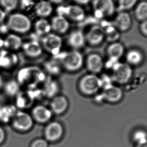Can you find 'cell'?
<instances>
[{
	"mask_svg": "<svg viewBox=\"0 0 147 147\" xmlns=\"http://www.w3.org/2000/svg\"><path fill=\"white\" fill-rule=\"evenodd\" d=\"M102 86V82L100 78L94 74L84 76L80 80L79 88L82 94L91 96L96 94Z\"/></svg>",
	"mask_w": 147,
	"mask_h": 147,
	"instance_id": "obj_1",
	"label": "cell"
},
{
	"mask_svg": "<svg viewBox=\"0 0 147 147\" xmlns=\"http://www.w3.org/2000/svg\"><path fill=\"white\" fill-rule=\"evenodd\" d=\"M7 26L9 29L15 32L24 33L30 30L31 22L25 15L15 13L11 15L9 18Z\"/></svg>",
	"mask_w": 147,
	"mask_h": 147,
	"instance_id": "obj_2",
	"label": "cell"
},
{
	"mask_svg": "<svg viewBox=\"0 0 147 147\" xmlns=\"http://www.w3.org/2000/svg\"><path fill=\"white\" fill-rule=\"evenodd\" d=\"M84 58L77 50L68 52L62 58L61 62L65 69L69 71H76L82 67Z\"/></svg>",
	"mask_w": 147,
	"mask_h": 147,
	"instance_id": "obj_3",
	"label": "cell"
},
{
	"mask_svg": "<svg viewBox=\"0 0 147 147\" xmlns=\"http://www.w3.org/2000/svg\"><path fill=\"white\" fill-rule=\"evenodd\" d=\"M131 75L132 70L127 63H118L113 68L112 78L118 84H126L131 79Z\"/></svg>",
	"mask_w": 147,
	"mask_h": 147,
	"instance_id": "obj_4",
	"label": "cell"
},
{
	"mask_svg": "<svg viewBox=\"0 0 147 147\" xmlns=\"http://www.w3.org/2000/svg\"><path fill=\"white\" fill-rule=\"evenodd\" d=\"M42 46L50 53L56 55L59 52L62 45L61 38L57 34L49 33L42 40Z\"/></svg>",
	"mask_w": 147,
	"mask_h": 147,
	"instance_id": "obj_5",
	"label": "cell"
},
{
	"mask_svg": "<svg viewBox=\"0 0 147 147\" xmlns=\"http://www.w3.org/2000/svg\"><path fill=\"white\" fill-rule=\"evenodd\" d=\"M58 15L66 16L74 21L80 22L85 18V12L84 9L78 5L61 6L58 9Z\"/></svg>",
	"mask_w": 147,
	"mask_h": 147,
	"instance_id": "obj_6",
	"label": "cell"
},
{
	"mask_svg": "<svg viewBox=\"0 0 147 147\" xmlns=\"http://www.w3.org/2000/svg\"><path fill=\"white\" fill-rule=\"evenodd\" d=\"M92 4L96 16L98 17L111 16L115 12L113 0H94Z\"/></svg>",
	"mask_w": 147,
	"mask_h": 147,
	"instance_id": "obj_7",
	"label": "cell"
},
{
	"mask_svg": "<svg viewBox=\"0 0 147 147\" xmlns=\"http://www.w3.org/2000/svg\"><path fill=\"white\" fill-rule=\"evenodd\" d=\"M13 125L17 129L27 131L33 125V119L28 113L23 111H18L13 117Z\"/></svg>",
	"mask_w": 147,
	"mask_h": 147,
	"instance_id": "obj_8",
	"label": "cell"
},
{
	"mask_svg": "<svg viewBox=\"0 0 147 147\" xmlns=\"http://www.w3.org/2000/svg\"><path fill=\"white\" fill-rule=\"evenodd\" d=\"M86 37L89 44L96 46L100 44L105 38V30L101 26L95 25L90 29Z\"/></svg>",
	"mask_w": 147,
	"mask_h": 147,
	"instance_id": "obj_9",
	"label": "cell"
},
{
	"mask_svg": "<svg viewBox=\"0 0 147 147\" xmlns=\"http://www.w3.org/2000/svg\"><path fill=\"white\" fill-rule=\"evenodd\" d=\"M122 90L117 86L109 84L105 86L103 91V98L107 101L115 103L121 100L123 98Z\"/></svg>",
	"mask_w": 147,
	"mask_h": 147,
	"instance_id": "obj_10",
	"label": "cell"
},
{
	"mask_svg": "<svg viewBox=\"0 0 147 147\" xmlns=\"http://www.w3.org/2000/svg\"><path fill=\"white\" fill-rule=\"evenodd\" d=\"M88 69L92 74H98L101 71L103 66V60L98 54L93 53L88 56L86 60Z\"/></svg>",
	"mask_w": 147,
	"mask_h": 147,
	"instance_id": "obj_11",
	"label": "cell"
},
{
	"mask_svg": "<svg viewBox=\"0 0 147 147\" xmlns=\"http://www.w3.org/2000/svg\"><path fill=\"white\" fill-rule=\"evenodd\" d=\"M51 29L59 34H64L69 28V23L65 17L60 15L54 17L51 23Z\"/></svg>",
	"mask_w": 147,
	"mask_h": 147,
	"instance_id": "obj_12",
	"label": "cell"
},
{
	"mask_svg": "<svg viewBox=\"0 0 147 147\" xmlns=\"http://www.w3.org/2000/svg\"><path fill=\"white\" fill-rule=\"evenodd\" d=\"M86 37L80 30H76L72 32L68 38V43L74 49H80L84 45Z\"/></svg>",
	"mask_w": 147,
	"mask_h": 147,
	"instance_id": "obj_13",
	"label": "cell"
},
{
	"mask_svg": "<svg viewBox=\"0 0 147 147\" xmlns=\"http://www.w3.org/2000/svg\"><path fill=\"white\" fill-rule=\"evenodd\" d=\"M131 20L130 15L125 12H121L115 20V28L121 31H126L131 27Z\"/></svg>",
	"mask_w": 147,
	"mask_h": 147,
	"instance_id": "obj_14",
	"label": "cell"
},
{
	"mask_svg": "<svg viewBox=\"0 0 147 147\" xmlns=\"http://www.w3.org/2000/svg\"><path fill=\"white\" fill-rule=\"evenodd\" d=\"M22 47L26 55L31 57H37L42 53V45L37 41L26 42L22 45Z\"/></svg>",
	"mask_w": 147,
	"mask_h": 147,
	"instance_id": "obj_15",
	"label": "cell"
},
{
	"mask_svg": "<svg viewBox=\"0 0 147 147\" xmlns=\"http://www.w3.org/2000/svg\"><path fill=\"white\" fill-rule=\"evenodd\" d=\"M51 111L59 115L63 113L67 109L68 101L66 98L62 96H56L51 102Z\"/></svg>",
	"mask_w": 147,
	"mask_h": 147,
	"instance_id": "obj_16",
	"label": "cell"
},
{
	"mask_svg": "<svg viewBox=\"0 0 147 147\" xmlns=\"http://www.w3.org/2000/svg\"><path fill=\"white\" fill-rule=\"evenodd\" d=\"M32 113L38 121L45 123L49 121L52 117V111L43 105H39L34 107Z\"/></svg>",
	"mask_w": 147,
	"mask_h": 147,
	"instance_id": "obj_17",
	"label": "cell"
},
{
	"mask_svg": "<svg viewBox=\"0 0 147 147\" xmlns=\"http://www.w3.org/2000/svg\"><path fill=\"white\" fill-rule=\"evenodd\" d=\"M62 131V127L59 123L57 122L52 123L46 129V137L50 141H55L61 136Z\"/></svg>",
	"mask_w": 147,
	"mask_h": 147,
	"instance_id": "obj_18",
	"label": "cell"
},
{
	"mask_svg": "<svg viewBox=\"0 0 147 147\" xmlns=\"http://www.w3.org/2000/svg\"><path fill=\"white\" fill-rule=\"evenodd\" d=\"M124 47L119 42H113L107 49V55L111 60L117 61L123 55Z\"/></svg>",
	"mask_w": 147,
	"mask_h": 147,
	"instance_id": "obj_19",
	"label": "cell"
},
{
	"mask_svg": "<svg viewBox=\"0 0 147 147\" xmlns=\"http://www.w3.org/2000/svg\"><path fill=\"white\" fill-rule=\"evenodd\" d=\"M4 40V47L9 49H19L23 45L22 38L16 34H9Z\"/></svg>",
	"mask_w": 147,
	"mask_h": 147,
	"instance_id": "obj_20",
	"label": "cell"
},
{
	"mask_svg": "<svg viewBox=\"0 0 147 147\" xmlns=\"http://www.w3.org/2000/svg\"><path fill=\"white\" fill-rule=\"evenodd\" d=\"M53 11L51 4L47 1H41L36 5L35 7L36 13L38 16L45 18L50 16Z\"/></svg>",
	"mask_w": 147,
	"mask_h": 147,
	"instance_id": "obj_21",
	"label": "cell"
},
{
	"mask_svg": "<svg viewBox=\"0 0 147 147\" xmlns=\"http://www.w3.org/2000/svg\"><path fill=\"white\" fill-rule=\"evenodd\" d=\"M16 113V108L13 105L0 106V120L3 122H8L12 118H13Z\"/></svg>",
	"mask_w": 147,
	"mask_h": 147,
	"instance_id": "obj_22",
	"label": "cell"
},
{
	"mask_svg": "<svg viewBox=\"0 0 147 147\" xmlns=\"http://www.w3.org/2000/svg\"><path fill=\"white\" fill-rule=\"evenodd\" d=\"M17 61L15 54L6 51H2L0 53V66L7 68L14 65Z\"/></svg>",
	"mask_w": 147,
	"mask_h": 147,
	"instance_id": "obj_23",
	"label": "cell"
},
{
	"mask_svg": "<svg viewBox=\"0 0 147 147\" xmlns=\"http://www.w3.org/2000/svg\"><path fill=\"white\" fill-rule=\"evenodd\" d=\"M35 29L37 34L39 35L45 36L50 33L51 30V24L47 20L44 18H41L36 22Z\"/></svg>",
	"mask_w": 147,
	"mask_h": 147,
	"instance_id": "obj_24",
	"label": "cell"
},
{
	"mask_svg": "<svg viewBox=\"0 0 147 147\" xmlns=\"http://www.w3.org/2000/svg\"><path fill=\"white\" fill-rule=\"evenodd\" d=\"M143 55L141 52L136 49L129 50L126 55L127 64L132 65H137L143 60Z\"/></svg>",
	"mask_w": 147,
	"mask_h": 147,
	"instance_id": "obj_25",
	"label": "cell"
},
{
	"mask_svg": "<svg viewBox=\"0 0 147 147\" xmlns=\"http://www.w3.org/2000/svg\"><path fill=\"white\" fill-rule=\"evenodd\" d=\"M135 15L137 20L143 21L147 20V3L146 1L140 2L136 8Z\"/></svg>",
	"mask_w": 147,
	"mask_h": 147,
	"instance_id": "obj_26",
	"label": "cell"
},
{
	"mask_svg": "<svg viewBox=\"0 0 147 147\" xmlns=\"http://www.w3.org/2000/svg\"><path fill=\"white\" fill-rule=\"evenodd\" d=\"M119 33L115 28L110 27L105 30V38L109 41H116L119 38Z\"/></svg>",
	"mask_w": 147,
	"mask_h": 147,
	"instance_id": "obj_27",
	"label": "cell"
},
{
	"mask_svg": "<svg viewBox=\"0 0 147 147\" xmlns=\"http://www.w3.org/2000/svg\"><path fill=\"white\" fill-rule=\"evenodd\" d=\"M5 91L8 95L13 96L19 92V86L18 83L14 80H11L7 82L5 86Z\"/></svg>",
	"mask_w": 147,
	"mask_h": 147,
	"instance_id": "obj_28",
	"label": "cell"
},
{
	"mask_svg": "<svg viewBox=\"0 0 147 147\" xmlns=\"http://www.w3.org/2000/svg\"><path fill=\"white\" fill-rule=\"evenodd\" d=\"M138 0H119L118 10L120 12H125L134 7Z\"/></svg>",
	"mask_w": 147,
	"mask_h": 147,
	"instance_id": "obj_29",
	"label": "cell"
},
{
	"mask_svg": "<svg viewBox=\"0 0 147 147\" xmlns=\"http://www.w3.org/2000/svg\"><path fill=\"white\" fill-rule=\"evenodd\" d=\"M3 7L8 11H12L16 9L18 5V0H0Z\"/></svg>",
	"mask_w": 147,
	"mask_h": 147,
	"instance_id": "obj_30",
	"label": "cell"
},
{
	"mask_svg": "<svg viewBox=\"0 0 147 147\" xmlns=\"http://www.w3.org/2000/svg\"><path fill=\"white\" fill-rule=\"evenodd\" d=\"M134 139L139 144H144L147 142V135L145 132L139 131L136 132L134 136Z\"/></svg>",
	"mask_w": 147,
	"mask_h": 147,
	"instance_id": "obj_31",
	"label": "cell"
},
{
	"mask_svg": "<svg viewBox=\"0 0 147 147\" xmlns=\"http://www.w3.org/2000/svg\"><path fill=\"white\" fill-rule=\"evenodd\" d=\"M32 147H47V143L43 140H39L35 142Z\"/></svg>",
	"mask_w": 147,
	"mask_h": 147,
	"instance_id": "obj_32",
	"label": "cell"
},
{
	"mask_svg": "<svg viewBox=\"0 0 147 147\" xmlns=\"http://www.w3.org/2000/svg\"><path fill=\"white\" fill-rule=\"evenodd\" d=\"M140 29L142 33L145 36L147 35V20H145L142 22L141 26H140Z\"/></svg>",
	"mask_w": 147,
	"mask_h": 147,
	"instance_id": "obj_33",
	"label": "cell"
},
{
	"mask_svg": "<svg viewBox=\"0 0 147 147\" xmlns=\"http://www.w3.org/2000/svg\"><path fill=\"white\" fill-rule=\"evenodd\" d=\"M6 17V12L0 8V23H2L3 21H4Z\"/></svg>",
	"mask_w": 147,
	"mask_h": 147,
	"instance_id": "obj_34",
	"label": "cell"
},
{
	"mask_svg": "<svg viewBox=\"0 0 147 147\" xmlns=\"http://www.w3.org/2000/svg\"><path fill=\"white\" fill-rule=\"evenodd\" d=\"M76 3L81 5H86L90 2V0H74Z\"/></svg>",
	"mask_w": 147,
	"mask_h": 147,
	"instance_id": "obj_35",
	"label": "cell"
},
{
	"mask_svg": "<svg viewBox=\"0 0 147 147\" xmlns=\"http://www.w3.org/2000/svg\"><path fill=\"white\" fill-rule=\"evenodd\" d=\"M4 136H5V135H4V131L1 127H0V143L3 141Z\"/></svg>",
	"mask_w": 147,
	"mask_h": 147,
	"instance_id": "obj_36",
	"label": "cell"
},
{
	"mask_svg": "<svg viewBox=\"0 0 147 147\" xmlns=\"http://www.w3.org/2000/svg\"><path fill=\"white\" fill-rule=\"evenodd\" d=\"M50 2L55 4H60L64 1V0H49Z\"/></svg>",
	"mask_w": 147,
	"mask_h": 147,
	"instance_id": "obj_37",
	"label": "cell"
},
{
	"mask_svg": "<svg viewBox=\"0 0 147 147\" xmlns=\"http://www.w3.org/2000/svg\"><path fill=\"white\" fill-rule=\"evenodd\" d=\"M4 39H3L1 37H0V48H2L3 47H4Z\"/></svg>",
	"mask_w": 147,
	"mask_h": 147,
	"instance_id": "obj_38",
	"label": "cell"
},
{
	"mask_svg": "<svg viewBox=\"0 0 147 147\" xmlns=\"http://www.w3.org/2000/svg\"><path fill=\"white\" fill-rule=\"evenodd\" d=\"M137 147H147V145H146V144H139V145H138Z\"/></svg>",
	"mask_w": 147,
	"mask_h": 147,
	"instance_id": "obj_39",
	"label": "cell"
}]
</instances>
